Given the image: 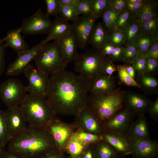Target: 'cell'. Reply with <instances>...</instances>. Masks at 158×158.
<instances>
[{
  "mask_svg": "<svg viewBox=\"0 0 158 158\" xmlns=\"http://www.w3.org/2000/svg\"><path fill=\"white\" fill-rule=\"evenodd\" d=\"M91 83L65 69L51 74L46 98L54 114L78 115L87 107Z\"/></svg>",
  "mask_w": 158,
  "mask_h": 158,
  "instance_id": "1",
  "label": "cell"
},
{
  "mask_svg": "<svg viewBox=\"0 0 158 158\" xmlns=\"http://www.w3.org/2000/svg\"><path fill=\"white\" fill-rule=\"evenodd\" d=\"M8 143V152L24 158H38L56 147L47 128L29 126Z\"/></svg>",
  "mask_w": 158,
  "mask_h": 158,
  "instance_id": "2",
  "label": "cell"
},
{
  "mask_svg": "<svg viewBox=\"0 0 158 158\" xmlns=\"http://www.w3.org/2000/svg\"><path fill=\"white\" fill-rule=\"evenodd\" d=\"M18 107L26 122L31 127L47 128L55 116L43 97L27 94Z\"/></svg>",
  "mask_w": 158,
  "mask_h": 158,
  "instance_id": "3",
  "label": "cell"
},
{
  "mask_svg": "<svg viewBox=\"0 0 158 158\" xmlns=\"http://www.w3.org/2000/svg\"><path fill=\"white\" fill-rule=\"evenodd\" d=\"M125 91L118 88L106 93L90 94L87 107L102 125L124 106Z\"/></svg>",
  "mask_w": 158,
  "mask_h": 158,
  "instance_id": "4",
  "label": "cell"
},
{
  "mask_svg": "<svg viewBox=\"0 0 158 158\" xmlns=\"http://www.w3.org/2000/svg\"><path fill=\"white\" fill-rule=\"evenodd\" d=\"M109 58L101 50H88L77 54L73 60L74 69L91 83L102 72L104 65Z\"/></svg>",
  "mask_w": 158,
  "mask_h": 158,
  "instance_id": "5",
  "label": "cell"
},
{
  "mask_svg": "<svg viewBox=\"0 0 158 158\" xmlns=\"http://www.w3.org/2000/svg\"><path fill=\"white\" fill-rule=\"evenodd\" d=\"M34 61L37 68L49 75L65 69L67 65L60 51L58 39L44 45Z\"/></svg>",
  "mask_w": 158,
  "mask_h": 158,
  "instance_id": "6",
  "label": "cell"
},
{
  "mask_svg": "<svg viewBox=\"0 0 158 158\" xmlns=\"http://www.w3.org/2000/svg\"><path fill=\"white\" fill-rule=\"evenodd\" d=\"M27 92L26 86L16 78H8L0 84V98L8 108L18 107Z\"/></svg>",
  "mask_w": 158,
  "mask_h": 158,
  "instance_id": "7",
  "label": "cell"
},
{
  "mask_svg": "<svg viewBox=\"0 0 158 158\" xmlns=\"http://www.w3.org/2000/svg\"><path fill=\"white\" fill-rule=\"evenodd\" d=\"M52 23L49 17L40 8L24 19L19 28L24 35L48 34Z\"/></svg>",
  "mask_w": 158,
  "mask_h": 158,
  "instance_id": "8",
  "label": "cell"
},
{
  "mask_svg": "<svg viewBox=\"0 0 158 158\" xmlns=\"http://www.w3.org/2000/svg\"><path fill=\"white\" fill-rule=\"evenodd\" d=\"M23 73L28 80V84L26 86L27 92L30 94L46 97L49 75L31 64Z\"/></svg>",
  "mask_w": 158,
  "mask_h": 158,
  "instance_id": "9",
  "label": "cell"
},
{
  "mask_svg": "<svg viewBox=\"0 0 158 158\" xmlns=\"http://www.w3.org/2000/svg\"><path fill=\"white\" fill-rule=\"evenodd\" d=\"M47 128L56 147L64 152L71 137L78 129L73 122H64L56 116Z\"/></svg>",
  "mask_w": 158,
  "mask_h": 158,
  "instance_id": "10",
  "label": "cell"
},
{
  "mask_svg": "<svg viewBox=\"0 0 158 158\" xmlns=\"http://www.w3.org/2000/svg\"><path fill=\"white\" fill-rule=\"evenodd\" d=\"M97 19L92 15H83L71 25V32L74 36L78 48L85 49Z\"/></svg>",
  "mask_w": 158,
  "mask_h": 158,
  "instance_id": "11",
  "label": "cell"
},
{
  "mask_svg": "<svg viewBox=\"0 0 158 158\" xmlns=\"http://www.w3.org/2000/svg\"><path fill=\"white\" fill-rule=\"evenodd\" d=\"M135 115L128 108L123 107L102 124L104 132L126 133Z\"/></svg>",
  "mask_w": 158,
  "mask_h": 158,
  "instance_id": "12",
  "label": "cell"
},
{
  "mask_svg": "<svg viewBox=\"0 0 158 158\" xmlns=\"http://www.w3.org/2000/svg\"><path fill=\"white\" fill-rule=\"evenodd\" d=\"M44 45L41 41L33 46L28 50L18 54L16 60L8 67L6 71V75L8 76H15L23 73L30 62L34 60Z\"/></svg>",
  "mask_w": 158,
  "mask_h": 158,
  "instance_id": "13",
  "label": "cell"
},
{
  "mask_svg": "<svg viewBox=\"0 0 158 158\" xmlns=\"http://www.w3.org/2000/svg\"><path fill=\"white\" fill-rule=\"evenodd\" d=\"M75 117L73 123L78 129L98 135H102L103 133L102 124L87 107Z\"/></svg>",
  "mask_w": 158,
  "mask_h": 158,
  "instance_id": "14",
  "label": "cell"
},
{
  "mask_svg": "<svg viewBox=\"0 0 158 158\" xmlns=\"http://www.w3.org/2000/svg\"><path fill=\"white\" fill-rule=\"evenodd\" d=\"M130 139V154L133 158H155L157 156L158 142L157 140Z\"/></svg>",
  "mask_w": 158,
  "mask_h": 158,
  "instance_id": "15",
  "label": "cell"
},
{
  "mask_svg": "<svg viewBox=\"0 0 158 158\" xmlns=\"http://www.w3.org/2000/svg\"><path fill=\"white\" fill-rule=\"evenodd\" d=\"M123 102L124 106L138 116L147 113L152 103L145 96L135 92L126 91Z\"/></svg>",
  "mask_w": 158,
  "mask_h": 158,
  "instance_id": "16",
  "label": "cell"
},
{
  "mask_svg": "<svg viewBox=\"0 0 158 158\" xmlns=\"http://www.w3.org/2000/svg\"><path fill=\"white\" fill-rule=\"evenodd\" d=\"M5 116L7 132L10 140L27 126L18 107L8 108L5 111Z\"/></svg>",
  "mask_w": 158,
  "mask_h": 158,
  "instance_id": "17",
  "label": "cell"
},
{
  "mask_svg": "<svg viewBox=\"0 0 158 158\" xmlns=\"http://www.w3.org/2000/svg\"><path fill=\"white\" fill-rule=\"evenodd\" d=\"M102 136L119 154L126 156L130 154L131 141L126 133L104 132Z\"/></svg>",
  "mask_w": 158,
  "mask_h": 158,
  "instance_id": "18",
  "label": "cell"
},
{
  "mask_svg": "<svg viewBox=\"0 0 158 158\" xmlns=\"http://www.w3.org/2000/svg\"><path fill=\"white\" fill-rule=\"evenodd\" d=\"M20 28L8 31L2 39H0V44L4 42L6 47L13 49L18 54L25 52L29 49L28 44L21 35Z\"/></svg>",
  "mask_w": 158,
  "mask_h": 158,
  "instance_id": "19",
  "label": "cell"
},
{
  "mask_svg": "<svg viewBox=\"0 0 158 158\" xmlns=\"http://www.w3.org/2000/svg\"><path fill=\"white\" fill-rule=\"evenodd\" d=\"M116 89V81L113 75H110L102 73L91 83L89 92L90 94H104Z\"/></svg>",
  "mask_w": 158,
  "mask_h": 158,
  "instance_id": "20",
  "label": "cell"
},
{
  "mask_svg": "<svg viewBox=\"0 0 158 158\" xmlns=\"http://www.w3.org/2000/svg\"><path fill=\"white\" fill-rule=\"evenodd\" d=\"M61 54L68 65L73 61L77 54L78 47L75 37L71 32L58 39Z\"/></svg>",
  "mask_w": 158,
  "mask_h": 158,
  "instance_id": "21",
  "label": "cell"
},
{
  "mask_svg": "<svg viewBox=\"0 0 158 158\" xmlns=\"http://www.w3.org/2000/svg\"><path fill=\"white\" fill-rule=\"evenodd\" d=\"M131 138L147 140L150 138L147 122L145 115L138 116L126 133Z\"/></svg>",
  "mask_w": 158,
  "mask_h": 158,
  "instance_id": "22",
  "label": "cell"
},
{
  "mask_svg": "<svg viewBox=\"0 0 158 158\" xmlns=\"http://www.w3.org/2000/svg\"><path fill=\"white\" fill-rule=\"evenodd\" d=\"M71 32V24L58 16L53 22L47 36L42 41V43L45 45L51 40L59 39Z\"/></svg>",
  "mask_w": 158,
  "mask_h": 158,
  "instance_id": "23",
  "label": "cell"
},
{
  "mask_svg": "<svg viewBox=\"0 0 158 158\" xmlns=\"http://www.w3.org/2000/svg\"><path fill=\"white\" fill-rule=\"evenodd\" d=\"M109 42V34L104 25L98 23L95 25L91 33L88 44L96 50H101L103 47Z\"/></svg>",
  "mask_w": 158,
  "mask_h": 158,
  "instance_id": "24",
  "label": "cell"
},
{
  "mask_svg": "<svg viewBox=\"0 0 158 158\" xmlns=\"http://www.w3.org/2000/svg\"><path fill=\"white\" fill-rule=\"evenodd\" d=\"M157 1L145 0L140 9L132 15V18L140 24L147 20L158 17Z\"/></svg>",
  "mask_w": 158,
  "mask_h": 158,
  "instance_id": "25",
  "label": "cell"
},
{
  "mask_svg": "<svg viewBox=\"0 0 158 158\" xmlns=\"http://www.w3.org/2000/svg\"><path fill=\"white\" fill-rule=\"evenodd\" d=\"M135 80L146 95H151L158 93V81L153 76L145 74L136 75Z\"/></svg>",
  "mask_w": 158,
  "mask_h": 158,
  "instance_id": "26",
  "label": "cell"
},
{
  "mask_svg": "<svg viewBox=\"0 0 158 158\" xmlns=\"http://www.w3.org/2000/svg\"><path fill=\"white\" fill-rule=\"evenodd\" d=\"M89 145L83 142L79 138L75 132L67 145L64 152L68 154L72 158H80Z\"/></svg>",
  "mask_w": 158,
  "mask_h": 158,
  "instance_id": "27",
  "label": "cell"
},
{
  "mask_svg": "<svg viewBox=\"0 0 158 158\" xmlns=\"http://www.w3.org/2000/svg\"><path fill=\"white\" fill-rule=\"evenodd\" d=\"M96 158H115L119 153L103 139L92 144Z\"/></svg>",
  "mask_w": 158,
  "mask_h": 158,
  "instance_id": "28",
  "label": "cell"
},
{
  "mask_svg": "<svg viewBox=\"0 0 158 158\" xmlns=\"http://www.w3.org/2000/svg\"><path fill=\"white\" fill-rule=\"evenodd\" d=\"M141 24L132 18L127 26L123 31L125 37L124 44L125 46L133 43L140 34Z\"/></svg>",
  "mask_w": 158,
  "mask_h": 158,
  "instance_id": "29",
  "label": "cell"
},
{
  "mask_svg": "<svg viewBox=\"0 0 158 158\" xmlns=\"http://www.w3.org/2000/svg\"><path fill=\"white\" fill-rule=\"evenodd\" d=\"M157 31L152 33L139 34L134 42L138 48V55L145 56Z\"/></svg>",
  "mask_w": 158,
  "mask_h": 158,
  "instance_id": "30",
  "label": "cell"
},
{
  "mask_svg": "<svg viewBox=\"0 0 158 158\" xmlns=\"http://www.w3.org/2000/svg\"><path fill=\"white\" fill-rule=\"evenodd\" d=\"M121 12L116 11L110 5L102 13L100 17H102L104 25L109 33L112 30Z\"/></svg>",
  "mask_w": 158,
  "mask_h": 158,
  "instance_id": "31",
  "label": "cell"
},
{
  "mask_svg": "<svg viewBox=\"0 0 158 158\" xmlns=\"http://www.w3.org/2000/svg\"><path fill=\"white\" fill-rule=\"evenodd\" d=\"M59 15L61 18L67 21L73 22L76 20L79 17L76 4L69 6H60Z\"/></svg>",
  "mask_w": 158,
  "mask_h": 158,
  "instance_id": "32",
  "label": "cell"
},
{
  "mask_svg": "<svg viewBox=\"0 0 158 158\" xmlns=\"http://www.w3.org/2000/svg\"><path fill=\"white\" fill-rule=\"evenodd\" d=\"M117 71L119 81L125 85L140 88V86L135 80L127 72L125 65H117Z\"/></svg>",
  "mask_w": 158,
  "mask_h": 158,
  "instance_id": "33",
  "label": "cell"
},
{
  "mask_svg": "<svg viewBox=\"0 0 158 158\" xmlns=\"http://www.w3.org/2000/svg\"><path fill=\"white\" fill-rule=\"evenodd\" d=\"M138 48L133 42L124 47L121 61L125 64H130L134 59L138 55Z\"/></svg>",
  "mask_w": 158,
  "mask_h": 158,
  "instance_id": "34",
  "label": "cell"
},
{
  "mask_svg": "<svg viewBox=\"0 0 158 158\" xmlns=\"http://www.w3.org/2000/svg\"><path fill=\"white\" fill-rule=\"evenodd\" d=\"M132 15L127 8L121 11L118 17L112 30L116 29L123 31L132 18Z\"/></svg>",
  "mask_w": 158,
  "mask_h": 158,
  "instance_id": "35",
  "label": "cell"
},
{
  "mask_svg": "<svg viewBox=\"0 0 158 158\" xmlns=\"http://www.w3.org/2000/svg\"><path fill=\"white\" fill-rule=\"evenodd\" d=\"M111 0H91L92 15L97 19L110 4Z\"/></svg>",
  "mask_w": 158,
  "mask_h": 158,
  "instance_id": "36",
  "label": "cell"
},
{
  "mask_svg": "<svg viewBox=\"0 0 158 158\" xmlns=\"http://www.w3.org/2000/svg\"><path fill=\"white\" fill-rule=\"evenodd\" d=\"M9 140L6 127L5 111L0 110V145L4 149L5 146Z\"/></svg>",
  "mask_w": 158,
  "mask_h": 158,
  "instance_id": "37",
  "label": "cell"
},
{
  "mask_svg": "<svg viewBox=\"0 0 158 158\" xmlns=\"http://www.w3.org/2000/svg\"><path fill=\"white\" fill-rule=\"evenodd\" d=\"M146 57L144 55H138L131 62L130 65L135 70L136 75L145 74Z\"/></svg>",
  "mask_w": 158,
  "mask_h": 158,
  "instance_id": "38",
  "label": "cell"
},
{
  "mask_svg": "<svg viewBox=\"0 0 158 158\" xmlns=\"http://www.w3.org/2000/svg\"><path fill=\"white\" fill-rule=\"evenodd\" d=\"M79 138L84 143L90 145L103 139L102 135H98L84 132L80 129L76 131Z\"/></svg>",
  "mask_w": 158,
  "mask_h": 158,
  "instance_id": "39",
  "label": "cell"
},
{
  "mask_svg": "<svg viewBox=\"0 0 158 158\" xmlns=\"http://www.w3.org/2000/svg\"><path fill=\"white\" fill-rule=\"evenodd\" d=\"M140 34L152 33L157 30L158 17L149 20L141 24Z\"/></svg>",
  "mask_w": 158,
  "mask_h": 158,
  "instance_id": "40",
  "label": "cell"
},
{
  "mask_svg": "<svg viewBox=\"0 0 158 158\" xmlns=\"http://www.w3.org/2000/svg\"><path fill=\"white\" fill-rule=\"evenodd\" d=\"M109 42L115 47L122 46L124 44L123 32L119 30H114L109 33Z\"/></svg>",
  "mask_w": 158,
  "mask_h": 158,
  "instance_id": "41",
  "label": "cell"
},
{
  "mask_svg": "<svg viewBox=\"0 0 158 158\" xmlns=\"http://www.w3.org/2000/svg\"><path fill=\"white\" fill-rule=\"evenodd\" d=\"M47 6L46 14L48 16H59L60 6L58 0H45Z\"/></svg>",
  "mask_w": 158,
  "mask_h": 158,
  "instance_id": "42",
  "label": "cell"
},
{
  "mask_svg": "<svg viewBox=\"0 0 158 158\" xmlns=\"http://www.w3.org/2000/svg\"><path fill=\"white\" fill-rule=\"evenodd\" d=\"M76 6L79 15H92L91 0H77Z\"/></svg>",
  "mask_w": 158,
  "mask_h": 158,
  "instance_id": "43",
  "label": "cell"
},
{
  "mask_svg": "<svg viewBox=\"0 0 158 158\" xmlns=\"http://www.w3.org/2000/svg\"><path fill=\"white\" fill-rule=\"evenodd\" d=\"M145 56L147 58H151L158 60V31L156 32L154 40Z\"/></svg>",
  "mask_w": 158,
  "mask_h": 158,
  "instance_id": "44",
  "label": "cell"
},
{
  "mask_svg": "<svg viewBox=\"0 0 158 158\" xmlns=\"http://www.w3.org/2000/svg\"><path fill=\"white\" fill-rule=\"evenodd\" d=\"M158 71V60L151 58L146 59L145 74L154 76L157 74Z\"/></svg>",
  "mask_w": 158,
  "mask_h": 158,
  "instance_id": "45",
  "label": "cell"
},
{
  "mask_svg": "<svg viewBox=\"0 0 158 158\" xmlns=\"http://www.w3.org/2000/svg\"><path fill=\"white\" fill-rule=\"evenodd\" d=\"M64 152L55 147L46 152L38 158H65Z\"/></svg>",
  "mask_w": 158,
  "mask_h": 158,
  "instance_id": "46",
  "label": "cell"
},
{
  "mask_svg": "<svg viewBox=\"0 0 158 158\" xmlns=\"http://www.w3.org/2000/svg\"><path fill=\"white\" fill-rule=\"evenodd\" d=\"M117 65H115L109 58L104 63L102 72L108 75H112L117 71Z\"/></svg>",
  "mask_w": 158,
  "mask_h": 158,
  "instance_id": "47",
  "label": "cell"
},
{
  "mask_svg": "<svg viewBox=\"0 0 158 158\" xmlns=\"http://www.w3.org/2000/svg\"><path fill=\"white\" fill-rule=\"evenodd\" d=\"M110 6L116 11L121 12L127 8L126 0H111Z\"/></svg>",
  "mask_w": 158,
  "mask_h": 158,
  "instance_id": "48",
  "label": "cell"
},
{
  "mask_svg": "<svg viewBox=\"0 0 158 158\" xmlns=\"http://www.w3.org/2000/svg\"><path fill=\"white\" fill-rule=\"evenodd\" d=\"M148 113L152 119L158 121V98L152 102Z\"/></svg>",
  "mask_w": 158,
  "mask_h": 158,
  "instance_id": "49",
  "label": "cell"
},
{
  "mask_svg": "<svg viewBox=\"0 0 158 158\" xmlns=\"http://www.w3.org/2000/svg\"><path fill=\"white\" fill-rule=\"evenodd\" d=\"M124 47L122 46L115 47L111 53L108 57L113 62L121 60Z\"/></svg>",
  "mask_w": 158,
  "mask_h": 158,
  "instance_id": "50",
  "label": "cell"
},
{
  "mask_svg": "<svg viewBox=\"0 0 158 158\" xmlns=\"http://www.w3.org/2000/svg\"><path fill=\"white\" fill-rule=\"evenodd\" d=\"M6 47L4 43L0 44V78L3 74L5 67V50Z\"/></svg>",
  "mask_w": 158,
  "mask_h": 158,
  "instance_id": "51",
  "label": "cell"
},
{
  "mask_svg": "<svg viewBox=\"0 0 158 158\" xmlns=\"http://www.w3.org/2000/svg\"><path fill=\"white\" fill-rule=\"evenodd\" d=\"M80 158H96L92 144L88 146Z\"/></svg>",
  "mask_w": 158,
  "mask_h": 158,
  "instance_id": "52",
  "label": "cell"
},
{
  "mask_svg": "<svg viewBox=\"0 0 158 158\" xmlns=\"http://www.w3.org/2000/svg\"><path fill=\"white\" fill-rule=\"evenodd\" d=\"M127 2V9L133 14L138 11L144 3L140 4H134Z\"/></svg>",
  "mask_w": 158,
  "mask_h": 158,
  "instance_id": "53",
  "label": "cell"
},
{
  "mask_svg": "<svg viewBox=\"0 0 158 158\" xmlns=\"http://www.w3.org/2000/svg\"><path fill=\"white\" fill-rule=\"evenodd\" d=\"M115 47L112 44L109 42L106 44L101 51L105 56L108 57L111 53Z\"/></svg>",
  "mask_w": 158,
  "mask_h": 158,
  "instance_id": "54",
  "label": "cell"
},
{
  "mask_svg": "<svg viewBox=\"0 0 158 158\" xmlns=\"http://www.w3.org/2000/svg\"><path fill=\"white\" fill-rule=\"evenodd\" d=\"M126 70L127 73L134 79L136 76L135 70L130 64H125Z\"/></svg>",
  "mask_w": 158,
  "mask_h": 158,
  "instance_id": "55",
  "label": "cell"
},
{
  "mask_svg": "<svg viewBox=\"0 0 158 158\" xmlns=\"http://www.w3.org/2000/svg\"><path fill=\"white\" fill-rule=\"evenodd\" d=\"M1 158H24L4 150Z\"/></svg>",
  "mask_w": 158,
  "mask_h": 158,
  "instance_id": "56",
  "label": "cell"
},
{
  "mask_svg": "<svg viewBox=\"0 0 158 158\" xmlns=\"http://www.w3.org/2000/svg\"><path fill=\"white\" fill-rule=\"evenodd\" d=\"M77 0H58L60 6H66L76 4Z\"/></svg>",
  "mask_w": 158,
  "mask_h": 158,
  "instance_id": "57",
  "label": "cell"
},
{
  "mask_svg": "<svg viewBox=\"0 0 158 158\" xmlns=\"http://www.w3.org/2000/svg\"><path fill=\"white\" fill-rule=\"evenodd\" d=\"M130 3L134 4H140L143 3L145 0H126Z\"/></svg>",
  "mask_w": 158,
  "mask_h": 158,
  "instance_id": "58",
  "label": "cell"
},
{
  "mask_svg": "<svg viewBox=\"0 0 158 158\" xmlns=\"http://www.w3.org/2000/svg\"><path fill=\"white\" fill-rule=\"evenodd\" d=\"M4 150V148L3 147L0 145V158H1L3 152Z\"/></svg>",
  "mask_w": 158,
  "mask_h": 158,
  "instance_id": "59",
  "label": "cell"
},
{
  "mask_svg": "<svg viewBox=\"0 0 158 158\" xmlns=\"http://www.w3.org/2000/svg\"><path fill=\"white\" fill-rule=\"evenodd\" d=\"M125 156H126L122 154H119L115 158H125Z\"/></svg>",
  "mask_w": 158,
  "mask_h": 158,
  "instance_id": "60",
  "label": "cell"
},
{
  "mask_svg": "<svg viewBox=\"0 0 158 158\" xmlns=\"http://www.w3.org/2000/svg\"><path fill=\"white\" fill-rule=\"evenodd\" d=\"M65 158H72L69 156L67 157H66Z\"/></svg>",
  "mask_w": 158,
  "mask_h": 158,
  "instance_id": "61",
  "label": "cell"
},
{
  "mask_svg": "<svg viewBox=\"0 0 158 158\" xmlns=\"http://www.w3.org/2000/svg\"><path fill=\"white\" fill-rule=\"evenodd\" d=\"M155 158H157V156L156 157H155Z\"/></svg>",
  "mask_w": 158,
  "mask_h": 158,
  "instance_id": "62",
  "label": "cell"
},
{
  "mask_svg": "<svg viewBox=\"0 0 158 158\" xmlns=\"http://www.w3.org/2000/svg\"></svg>",
  "mask_w": 158,
  "mask_h": 158,
  "instance_id": "63",
  "label": "cell"
}]
</instances>
